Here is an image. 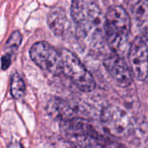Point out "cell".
<instances>
[{
    "label": "cell",
    "mask_w": 148,
    "mask_h": 148,
    "mask_svg": "<svg viewBox=\"0 0 148 148\" xmlns=\"http://www.w3.org/2000/svg\"><path fill=\"white\" fill-rule=\"evenodd\" d=\"M71 16L77 24V35L81 39L94 42L101 35V10L94 1L75 0L71 3Z\"/></svg>",
    "instance_id": "1"
},
{
    "label": "cell",
    "mask_w": 148,
    "mask_h": 148,
    "mask_svg": "<svg viewBox=\"0 0 148 148\" xmlns=\"http://www.w3.org/2000/svg\"><path fill=\"white\" fill-rule=\"evenodd\" d=\"M104 29L108 46L118 54L128 41L131 18L121 6H112L104 16Z\"/></svg>",
    "instance_id": "2"
},
{
    "label": "cell",
    "mask_w": 148,
    "mask_h": 148,
    "mask_svg": "<svg viewBox=\"0 0 148 148\" xmlns=\"http://www.w3.org/2000/svg\"><path fill=\"white\" fill-rule=\"evenodd\" d=\"M60 53L62 75L69 78L81 91H93L95 88V81L81 60L69 49H62Z\"/></svg>",
    "instance_id": "3"
},
{
    "label": "cell",
    "mask_w": 148,
    "mask_h": 148,
    "mask_svg": "<svg viewBox=\"0 0 148 148\" xmlns=\"http://www.w3.org/2000/svg\"><path fill=\"white\" fill-rule=\"evenodd\" d=\"M101 122L108 134L117 138L129 135L134 126L129 114L115 105H108L103 108L101 114Z\"/></svg>",
    "instance_id": "4"
},
{
    "label": "cell",
    "mask_w": 148,
    "mask_h": 148,
    "mask_svg": "<svg viewBox=\"0 0 148 148\" xmlns=\"http://www.w3.org/2000/svg\"><path fill=\"white\" fill-rule=\"evenodd\" d=\"M31 60L42 69L55 75H62L60 50L45 41L34 43L29 49Z\"/></svg>",
    "instance_id": "5"
},
{
    "label": "cell",
    "mask_w": 148,
    "mask_h": 148,
    "mask_svg": "<svg viewBox=\"0 0 148 148\" xmlns=\"http://www.w3.org/2000/svg\"><path fill=\"white\" fill-rule=\"evenodd\" d=\"M128 60L133 76L138 81H146L148 76V46L144 36H138L133 40Z\"/></svg>",
    "instance_id": "6"
},
{
    "label": "cell",
    "mask_w": 148,
    "mask_h": 148,
    "mask_svg": "<svg viewBox=\"0 0 148 148\" xmlns=\"http://www.w3.org/2000/svg\"><path fill=\"white\" fill-rule=\"evenodd\" d=\"M103 65L118 86L127 88L133 82L132 71L119 54L112 53L107 56Z\"/></svg>",
    "instance_id": "7"
},
{
    "label": "cell",
    "mask_w": 148,
    "mask_h": 148,
    "mask_svg": "<svg viewBox=\"0 0 148 148\" xmlns=\"http://www.w3.org/2000/svg\"><path fill=\"white\" fill-rule=\"evenodd\" d=\"M130 10L136 25L142 33V36L148 38V1L135 0L130 2Z\"/></svg>",
    "instance_id": "8"
},
{
    "label": "cell",
    "mask_w": 148,
    "mask_h": 148,
    "mask_svg": "<svg viewBox=\"0 0 148 148\" xmlns=\"http://www.w3.org/2000/svg\"><path fill=\"white\" fill-rule=\"evenodd\" d=\"M48 24L51 31L56 36H62L69 25V20L64 9L55 6L52 7L47 16Z\"/></svg>",
    "instance_id": "9"
},
{
    "label": "cell",
    "mask_w": 148,
    "mask_h": 148,
    "mask_svg": "<svg viewBox=\"0 0 148 148\" xmlns=\"http://www.w3.org/2000/svg\"><path fill=\"white\" fill-rule=\"evenodd\" d=\"M48 113L56 119L64 121V122L73 119L71 118V108L68 105V103L57 98L48 103Z\"/></svg>",
    "instance_id": "10"
},
{
    "label": "cell",
    "mask_w": 148,
    "mask_h": 148,
    "mask_svg": "<svg viewBox=\"0 0 148 148\" xmlns=\"http://www.w3.org/2000/svg\"><path fill=\"white\" fill-rule=\"evenodd\" d=\"M26 90L25 83L22 76L18 73H14L10 80V94L14 99H21L23 97Z\"/></svg>",
    "instance_id": "11"
},
{
    "label": "cell",
    "mask_w": 148,
    "mask_h": 148,
    "mask_svg": "<svg viewBox=\"0 0 148 148\" xmlns=\"http://www.w3.org/2000/svg\"><path fill=\"white\" fill-rule=\"evenodd\" d=\"M74 144L75 148H102L95 136L91 135L75 137Z\"/></svg>",
    "instance_id": "12"
},
{
    "label": "cell",
    "mask_w": 148,
    "mask_h": 148,
    "mask_svg": "<svg viewBox=\"0 0 148 148\" xmlns=\"http://www.w3.org/2000/svg\"><path fill=\"white\" fill-rule=\"evenodd\" d=\"M22 43V35L18 30H16L12 32V34L10 36L9 39L6 42V50H8L7 53L9 54H15L16 51L18 49L19 46Z\"/></svg>",
    "instance_id": "13"
},
{
    "label": "cell",
    "mask_w": 148,
    "mask_h": 148,
    "mask_svg": "<svg viewBox=\"0 0 148 148\" xmlns=\"http://www.w3.org/2000/svg\"><path fill=\"white\" fill-rule=\"evenodd\" d=\"M11 56L12 55L9 53H6L2 56V69L3 70L7 69L10 67L11 63Z\"/></svg>",
    "instance_id": "14"
},
{
    "label": "cell",
    "mask_w": 148,
    "mask_h": 148,
    "mask_svg": "<svg viewBox=\"0 0 148 148\" xmlns=\"http://www.w3.org/2000/svg\"><path fill=\"white\" fill-rule=\"evenodd\" d=\"M7 148H23L22 144L18 141H12L11 143H10L8 145Z\"/></svg>",
    "instance_id": "15"
},
{
    "label": "cell",
    "mask_w": 148,
    "mask_h": 148,
    "mask_svg": "<svg viewBox=\"0 0 148 148\" xmlns=\"http://www.w3.org/2000/svg\"><path fill=\"white\" fill-rule=\"evenodd\" d=\"M56 148H75V147H73V146H62V147H56Z\"/></svg>",
    "instance_id": "16"
}]
</instances>
